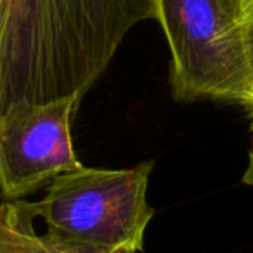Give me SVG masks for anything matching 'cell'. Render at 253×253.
Returning <instances> with one entry per match:
<instances>
[{"label": "cell", "instance_id": "cell-1", "mask_svg": "<svg viewBox=\"0 0 253 253\" xmlns=\"http://www.w3.org/2000/svg\"><path fill=\"white\" fill-rule=\"evenodd\" d=\"M156 0H0V116L84 95Z\"/></svg>", "mask_w": 253, "mask_h": 253}, {"label": "cell", "instance_id": "cell-2", "mask_svg": "<svg viewBox=\"0 0 253 253\" xmlns=\"http://www.w3.org/2000/svg\"><path fill=\"white\" fill-rule=\"evenodd\" d=\"M155 162L132 169H88L57 175L35 201L45 231L84 253H141L155 217L148 203Z\"/></svg>", "mask_w": 253, "mask_h": 253}, {"label": "cell", "instance_id": "cell-3", "mask_svg": "<svg viewBox=\"0 0 253 253\" xmlns=\"http://www.w3.org/2000/svg\"><path fill=\"white\" fill-rule=\"evenodd\" d=\"M156 21L172 54L175 101L253 109V66L236 0H156Z\"/></svg>", "mask_w": 253, "mask_h": 253}, {"label": "cell", "instance_id": "cell-4", "mask_svg": "<svg viewBox=\"0 0 253 253\" xmlns=\"http://www.w3.org/2000/svg\"><path fill=\"white\" fill-rule=\"evenodd\" d=\"M80 99L16 104L0 116V194L25 200L57 175L84 167L71 139Z\"/></svg>", "mask_w": 253, "mask_h": 253}, {"label": "cell", "instance_id": "cell-5", "mask_svg": "<svg viewBox=\"0 0 253 253\" xmlns=\"http://www.w3.org/2000/svg\"><path fill=\"white\" fill-rule=\"evenodd\" d=\"M35 201L16 200L0 203V253H84L45 231L39 234L33 220Z\"/></svg>", "mask_w": 253, "mask_h": 253}, {"label": "cell", "instance_id": "cell-6", "mask_svg": "<svg viewBox=\"0 0 253 253\" xmlns=\"http://www.w3.org/2000/svg\"><path fill=\"white\" fill-rule=\"evenodd\" d=\"M241 25L243 32H245L246 49H248V56L253 66V4L246 5L241 11Z\"/></svg>", "mask_w": 253, "mask_h": 253}, {"label": "cell", "instance_id": "cell-7", "mask_svg": "<svg viewBox=\"0 0 253 253\" xmlns=\"http://www.w3.org/2000/svg\"><path fill=\"white\" fill-rule=\"evenodd\" d=\"M243 184L253 187V146L250 148L248 153V165H246V170L243 173Z\"/></svg>", "mask_w": 253, "mask_h": 253}, {"label": "cell", "instance_id": "cell-8", "mask_svg": "<svg viewBox=\"0 0 253 253\" xmlns=\"http://www.w3.org/2000/svg\"><path fill=\"white\" fill-rule=\"evenodd\" d=\"M236 2H238V5H239V16H241V11L246 7V5L253 4V0H236Z\"/></svg>", "mask_w": 253, "mask_h": 253}, {"label": "cell", "instance_id": "cell-9", "mask_svg": "<svg viewBox=\"0 0 253 253\" xmlns=\"http://www.w3.org/2000/svg\"><path fill=\"white\" fill-rule=\"evenodd\" d=\"M250 116H252V125H253V109H250Z\"/></svg>", "mask_w": 253, "mask_h": 253}]
</instances>
